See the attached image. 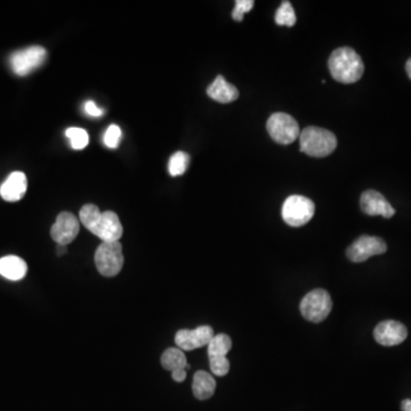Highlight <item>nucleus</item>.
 I'll return each instance as SVG.
<instances>
[{
    "label": "nucleus",
    "mask_w": 411,
    "mask_h": 411,
    "mask_svg": "<svg viewBox=\"0 0 411 411\" xmlns=\"http://www.w3.org/2000/svg\"><path fill=\"white\" fill-rule=\"evenodd\" d=\"M79 219L82 226L103 242L119 241L124 233L117 214L110 210L102 212L98 206H84L79 212Z\"/></svg>",
    "instance_id": "f257e3e1"
},
{
    "label": "nucleus",
    "mask_w": 411,
    "mask_h": 411,
    "mask_svg": "<svg viewBox=\"0 0 411 411\" xmlns=\"http://www.w3.org/2000/svg\"><path fill=\"white\" fill-rule=\"evenodd\" d=\"M329 71L336 82L354 84L359 82L365 72V64L359 54L349 47L334 51L328 61Z\"/></svg>",
    "instance_id": "f03ea898"
},
{
    "label": "nucleus",
    "mask_w": 411,
    "mask_h": 411,
    "mask_svg": "<svg viewBox=\"0 0 411 411\" xmlns=\"http://www.w3.org/2000/svg\"><path fill=\"white\" fill-rule=\"evenodd\" d=\"M300 150L313 158L328 157L336 150L337 138L325 128L307 127L300 131Z\"/></svg>",
    "instance_id": "7ed1b4c3"
},
{
    "label": "nucleus",
    "mask_w": 411,
    "mask_h": 411,
    "mask_svg": "<svg viewBox=\"0 0 411 411\" xmlns=\"http://www.w3.org/2000/svg\"><path fill=\"white\" fill-rule=\"evenodd\" d=\"M122 246L119 241L102 242L95 253L98 271L104 277H116L124 266Z\"/></svg>",
    "instance_id": "20e7f679"
},
{
    "label": "nucleus",
    "mask_w": 411,
    "mask_h": 411,
    "mask_svg": "<svg viewBox=\"0 0 411 411\" xmlns=\"http://www.w3.org/2000/svg\"><path fill=\"white\" fill-rule=\"evenodd\" d=\"M316 212L313 201L303 196L288 197L282 205V219L288 226L300 228L310 222Z\"/></svg>",
    "instance_id": "39448f33"
},
{
    "label": "nucleus",
    "mask_w": 411,
    "mask_h": 411,
    "mask_svg": "<svg viewBox=\"0 0 411 411\" xmlns=\"http://www.w3.org/2000/svg\"><path fill=\"white\" fill-rule=\"evenodd\" d=\"M333 302L328 291L314 289L300 302V313L307 321L319 323L326 319L331 312Z\"/></svg>",
    "instance_id": "423d86ee"
},
{
    "label": "nucleus",
    "mask_w": 411,
    "mask_h": 411,
    "mask_svg": "<svg viewBox=\"0 0 411 411\" xmlns=\"http://www.w3.org/2000/svg\"><path fill=\"white\" fill-rule=\"evenodd\" d=\"M47 59V51L42 46H31L14 52L10 56V68L19 77H26L40 68Z\"/></svg>",
    "instance_id": "0eeeda50"
},
{
    "label": "nucleus",
    "mask_w": 411,
    "mask_h": 411,
    "mask_svg": "<svg viewBox=\"0 0 411 411\" xmlns=\"http://www.w3.org/2000/svg\"><path fill=\"white\" fill-rule=\"evenodd\" d=\"M266 128L272 140L279 144L288 145L300 138V126L291 114L284 112L272 114L271 117L268 118Z\"/></svg>",
    "instance_id": "6e6552de"
},
{
    "label": "nucleus",
    "mask_w": 411,
    "mask_h": 411,
    "mask_svg": "<svg viewBox=\"0 0 411 411\" xmlns=\"http://www.w3.org/2000/svg\"><path fill=\"white\" fill-rule=\"evenodd\" d=\"M387 250L386 242L378 237L363 235L356 239L346 250V255L354 263H363L376 255L385 254Z\"/></svg>",
    "instance_id": "1a4fd4ad"
},
{
    "label": "nucleus",
    "mask_w": 411,
    "mask_h": 411,
    "mask_svg": "<svg viewBox=\"0 0 411 411\" xmlns=\"http://www.w3.org/2000/svg\"><path fill=\"white\" fill-rule=\"evenodd\" d=\"M80 231V224L77 217L68 212H63L57 216L56 222L51 228V235L57 245L68 246L71 244Z\"/></svg>",
    "instance_id": "9d476101"
},
{
    "label": "nucleus",
    "mask_w": 411,
    "mask_h": 411,
    "mask_svg": "<svg viewBox=\"0 0 411 411\" xmlns=\"http://www.w3.org/2000/svg\"><path fill=\"white\" fill-rule=\"evenodd\" d=\"M214 336L215 335L212 327L200 326L196 329H182L177 331L175 342L182 351H193L203 346H208Z\"/></svg>",
    "instance_id": "9b49d317"
},
{
    "label": "nucleus",
    "mask_w": 411,
    "mask_h": 411,
    "mask_svg": "<svg viewBox=\"0 0 411 411\" xmlns=\"http://www.w3.org/2000/svg\"><path fill=\"white\" fill-rule=\"evenodd\" d=\"M408 330L405 325L394 320H387L378 323L374 330L376 342L383 346H395L405 342Z\"/></svg>",
    "instance_id": "f8f14e48"
},
{
    "label": "nucleus",
    "mask_w": 411,
    "mask_h": 411,
    "mask_svg": "<svg viewBox=\"0 0 411 411\" xmlns=\"http://www.w3.org/2000/svg\"><path fill=\"white\" fill-rule=\"evenodd\" d=\"M360 206L363 212L369 216L381 215L385 219H391L395 214V209L388 203L385 197L375 190H368L363 193Z\"/></svg>",
    "instance_id": "ddd939ff"
},
{
    "label": "nucleus",
    "mask_w": 411,
    "mask_h": 411,
    "mask_svg": "<svg viewBox=\"0 0 411 411\" xmlns=\"http://www.w3.org/2000/svg\"><path fill=\"white\" fill-rule=\"evenodd\" d=\"M28 190V180L22 172H14L0 186V196L3 200L15 203L22 199Z\"/></svg>",
    "instance_id": "4468645a"
},
{
    "label": "nucleus",
    "mask_w": 411,
    "mask_h": 411,
    "mask_svg": "<svg viewBox=\"0 0 411 411\" xmlns=\"http://www.w3.org/2000/svg\"><path fill=\"white\" fill-rule=\"evenodd\" d=\"M207 94L214 101L222 103V104L235 102L239 98L238 89L235 85L226 82L222 75H217L212 85H209L207 89Z\"/></svg>",
    "instance_id": "2eb2a0df"
},
{
    "label": "nucleus",
    "mask_w": 411,
    "mask_h": 411,
    "mask_svg": "<svg viewBox=\"0 0 411 411\" xmlns=\"http://www.w3.org/2000/svg\"><path fill=\"white\" fill-rule=\"evenodd\" d=\"M26 272H28V265L19 256L10 255L0 258V275H3L8 280H21L26 277Z\"/></svg>",
    "instance_id": "dca6fc26"
},
{
    "label": "nucleus",
    "mask_w": 411,
    "mask_h": 411,
    "mask_svg": "<svg viewBox=\"0 0 411 411\" xmlns=\"http://www.w3.org/2000/svg\"><path fill=\"white\" fill-rule=\"evenodd\" d=\"M192 390L198 400H207L215 393L216 381L208 372L200 370L193 377Z\"/></svg>",
    "instance_id": "f3484780"
},
{
    "label": "nucleus",
    "mask_w": 411,
    "mask_h": 411,
    "mask_svg": "<svg viewBox=\"0 0 411 411\" xmlns=\"http://www.w3.org/2000/svg\"><path fill=\"white\" fill-rule=\"evenodd\" d=\"M161 365L170 372H174L177 369H185L186 370L190 368V365L186 363L185 354L183 353L182 349H174V347H170L163 353Z\"/></svg>",
    "instance_id": "a211bd4d"
},
{
    "label": "nucleus",
    "mask_w": 411,
    "mask_h": 411,
    "mask_svg": "<svg viewBox=\"0 0 411 411\" xmlns=\"http://www.w3.org/2000/svg\"><path fill=\"white\" fill-rule=\"evenodd\" d=\"M232 347V340L226 334H219L212 337L208 344V358L226 356Z\"/></svg>",
    "instance_id": "6ab92c4d"
},
{
    "label": "nucleus",
    "mask_w": 411,
    "mask_h": 411,
    "mask_svg": "<svg viewBox=\"0 0 411 411\" xmlns=\"http://www.w3.org/2000/svg\"><path fill=\"white\" fill-rule=\"evenodd\" d=\"M189 163V154L183 152V151H177L176 154H174L170 157V163H168V172H170V176L177 177L183 175L188 170Z\"/></svg>",
    "instance_id": "aec40b11"
},
{
    "label": "nucleus",
    "mask_w": 411,
    "mask_h": 411,
    "mask_svg": "<svg viewBox=\"0 0 411 411\" xmlns=\"http://www.w3.org/2000/svg\"><path fill=\"white\" fill-rule=\"evenodd\" d=\"M294 7L289 1H284L275 13V23L277 26H294L296 23Z\"/></svg>",
    "instance_id": "412c9836"
},
{
    "label": "nucleus",
    "mask_w": 411,
    "mask_h": 411,
    "mask_svg": "<svg viewBox=\"0 0 411 411\" xmlns=\"http://www.w3.org/2000/svg\"><path fill=\"white\" fill-rule=\"evenodd\" d=\"M66 137L70 140V144L75 150H82L89 143V136L87 131L82 128H68L66 131Z\"/></svg>",
    "instance_id": "4be33fe9"
},
{
    "label": "nucleus",
    "mask_w": 411,
    "mask_h": 411,
    "mask_svg": "<svg viewBox=\"0 0 411 411\" xmlns=\"http://www.w3.org/2000/svg\"><path fill=\"white\" fill-rule=\"evenodd\" d=\"M209 365L212 374L216 376H226L230 372V361L226 356L209 358Z\"/></svg>",
    "instance_id": "5701e85b"
},
{
    "label": "nucleus",
    "mask_w": 411,
    "mask_h": 411,
    "mask_svg": "<svg viewBox=\"0 0 411 411\" xmlns=\"http://www.w3.org/2000/svg\"><path fill=\"white\" fill-rule=\"evenodd\" d=\"M121 129L117 125H111L103 136V142L110 149H117L120 143Z\"/></svg>",
    "instance_id": "b1692460"
},
{
    "label": "nucleus",
    "mask_w": 411,
    "mask_h": 411,
    "mask_svg": "<svg viewBox=\"0 0 411 411\" xmlns=\"http://www.w3.org/2000/svg\"><path fill=\"white\" fill-rule=\"evenodd\" d=\"M254 3L253 0H238V1H235V10L232 12V19L237 21V22H241L244 20L245 14L253 10Z\"/></svg>",
    "instance_id": "393cba45"
},
{
    "label": "nucleus",
    "mask_w": 411,
    "mask_h": 411,
    "mask_svg": "<svg viewBox=\"0 0 411 411\" xmlns=\"http://www.w3.org/2000/svg\"><path fill=\"white\" fill-rule=\"evenodd\" d=\"M84 110L86 113L91 116V117H101L104 113V110L101 108H98L96 103L94 101H87L84 105Z\"/></svg>",
    "instance_id": "a878e982"
},
{
    "label": "nucleus",
    "mask_w": 411,
    "mask_h": 411,
    "mask_svg": "<svg viewBox=\"0 0 411 411\" xmlns=\"http://www.w3.org/2000/svg\"><path fill=\"white\" fill-rule=\"evenodd\" d=\"M172 377H173V379L175 381V382H184L186 378L185 369H177V370H174V372H172Z\"/></svg>",
    "instance_id": "bb28decb"
},
{
    "label": "nucleus",
    "mask_w": 411,
    "mask_h": 411,
    "mask_svg": "<svg viewBox=\"0 0 411 411\" xmlns=\"http://www.w3.org/2000/svg\"><path fill=\"white\" fill-rule=\"evenodd\" d=\"M402 411H411V400L405 399L401 403Z\"/></svg>",
    "instance_id": "cd10ccee"
},
{
    "label": "nucleus",
    "mask_w": 411,
    "mask_h": 411,
    "mask_svg": "<svg viewBox=\"0 0 411 411\" xmlns=\"http://www.w3.org/2000/svg\"><path fill=\"white\" fill-rule=\"evenodd\" d=\"M56 251H57V255H59V256H62V255L66 254V251H68V249H66V246L57 245V247H56Z\"/></svg>",
    "instance_id": "c85d7f7f"
},
{
    "label": "nucleus",
    "mask_w": 411,
    "mask_h": 411,
    "mask_svg": "<svg viewBox=\"0 0 411 411\" xmlns=\"http://www.w3.org/2000/svg\"><path fill=\"white\" fill-rule=\"evenodd\" d=\"M405 70H407V73H408L409 78L411 79V57L408 60L407 64H405Z\"/></svg>",
    "instance_id": "c756f323"
}]
</instances>
